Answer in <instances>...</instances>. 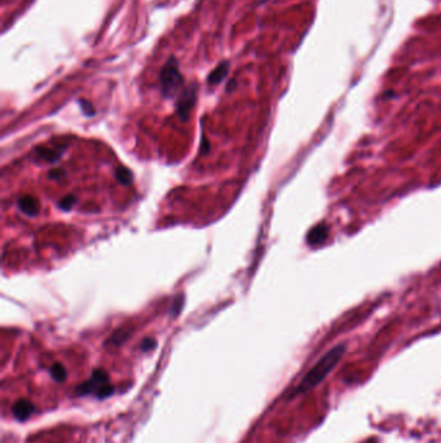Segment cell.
Returning <instances> with one entry per match:
<instances>
[{
	"instance_id": "obj_1",
	"label": "cell",
	"mask_w": 441,
	"mask_h": 443,
	"mask_svg": "<svg viewBox=\"0 0 441 443\" xmlns=\"http://www.w3.org/2000/svg\"><path fill=\"white\" fill-rule=\"evenodd\" d=\"M346 348V345L339 344L334 346L333 348H330L325 355L321 356L319 362L316 363L315 366L309 369L308 373L303 377V380L300 381L298 386L295 387L291 394V398L307 393V391L315 389L316 386H319L320 383L331 373V371L338 366L340 359L343 358Z\"/></svg>"
},
{
	"instance_id": "obj_2",
	"label": "cell",
	"mask_w": 441,
	"mask_h": 443,
	"mask_svg": "<svg viewBox=\"0 0 441 443\" xmlns=\"http://www.w3.org/2000/svg\"><path fill=\"white\" fill-rule=\"evenodd\" d=\"M75 394L79 397L92 394L98 399H105L114 394V386L110 383V377L105 369L97 368L92 372L91 377L87 381L79 383L75 387Z\"/></svg>"
},
{
	"instance_id": "obj_3",
	"label": "cell",
	"mask_w": 441,
	"mask_h": 443,
	"mask_svg": "<svg viewBox=\"0 0 441 443\" xmlns=\"http://www.w3.org/2000/svg\"><path fill=\"white\" fill-rule=\"evenodd\" d=\"M184 86V78L180 71L179 61L174 56H171L166 61L165 66L161 71V90L163 96L171 98L181 90Z\"/></svg>"
},
{
	"instance_id": "obj_4",
	"label": "cell",
	"mask_w": 441,
	"mask_h": 443,
	"mask_svg": "<svg viewBox=\"0 0 441 443\" xmlns=\"http://www.w3.org/2000/svg\"><path fill=\"white\" fill-rule=\"evenodd\" d=\"M196 98L197 86L194 83L182 90L179 98H177V102H176V112H177V116L180 117V120L186 121L189 118L190 112H192L193 106L196 104Z\"/></svg>"
},
{
	"instance_id": "obj_5",
	"label": "cell",
	"mask_w": 441,
	"mask_h": 443,
	"mask_svg": "<svg viewBox=\"0 0 441 443\" xmlns=\"http://www.w3.org/2000/svg\"><path fill=\"white\" fill-rule=\"evenodd\" d=\"M11 411L16 420H18V421H26V420H29V418L35 413L36 407L31 401H29L26 398H22V399H18V401L14 402Z\"/></svg>"
},
{
	"instance_id": "obj_6",
	"label": "cell",
	"mask_w": 441,
	"mask_h": 443,
	"mask_svg": "<svg viewBox=\"0 0 441 443\" xmlns=\"http://www.w3.org/2000/svg\"><path fill=\"white\" fill-rule=\"evenodd\" d=\"M329 236V227L325 224V223H319L317 225H315L313 228L311 229L307 235V244L309 246H320L321 244L325 243V240L327 239Z\"/></svg>"
},
{
	"instance_id": "obj_7",
	"label": "cell",
	"mask_w": 441,
	"mask_h": 443,
	"mask_svg": "<svg viewBox=\"0 0 441 443\" xmlns=\"http://www.w3.org/2000/svg\"><path fill=\"white\" fill-rule=\"evenodd\" d=\"M18 208L21 209L22 213L30 217H36L39 214V202L35 197L32 196H22L18 200Z\"/></svg>"
},
{
	"instance_id": "obj_8",
	"label": "cell",
	"mask_w": 441,
	"mask_h": 443,
	"mask_svg": "<svg viewBox=\"0 0 441 443\" xmlns=\"http://www.w3.org/2000/svg\"><path fill=\"white\" fill-rule=\"evenodd\" d=\"M229 66H231V63L229 61H223L215 67L214 70L211 71L210 75L207 77V82H208V85L210 86H215V85H219L220 82H223L225 79V77L228 75V71H229Z\"/></svg>"
},
{
	"instance_id": "obj_9",
	"label": "cell",
	"mask_w": 441,
	"mask_h": 443,
	"mask_svg": "<svg viewBox=\"0 0 441 443\" xmlns=\"http://www.w3.org/2000/svg\"><path fill=\"white\" fill-rule=\"evenodd\" d=\"M131 333H132V328H127V327H122L119 329H117L114 333L110 336V337L106 340L105 345L106 346H120L123 342H126L128 338H130Z\"/></svg>"
},
{
	"instance_id": "obj_10",
	"label": "cell",
	"mask_w": 441,
	"mask_h": 443,
	"mask_svg": "<svg viewBox=\"0 0 441 443\" xmlns=\"http://www.w3.org/2000/svg\"><path fill=\"white\" fill-rule=\"evenodd\" d=\"M60 157L61 152L56 151V149H51V148L46 147H39L35 149V158L43 159V161L48 162V163L59 161Z\"/></svg>"
},
{
	"instance_id": "obj_11",
	"label": "cell",
	"mask_w": 441,
	"mask_h": 443,
	"mask_svg": "<svg viewBox=\"0 0 441 443\" xmlns=\"http://www.w3.org/2000/svg\"><path fill=\"white\" fill-rule=\"evenodd\" d=\"M49 372H51V376H52L53 380L57 381V382H65L66 381L67 371L65 368V366L61 364V363H55L51 367V369H49Z\"/></svg>"
},
{
	"instance_id": "obj_12",
	"label": "cell",
	"mask_w": 441,
	"mask_h": 443,
	"mask_svg": "<svg viewBox=\"0 0 441 443\" xmlns=\"http://www.w3.org/2000/svg\"><path fill=\"white\" fill-rule=\"evenodd\" d=\"M116 178L120 184H123V186H130V184L132 183L133 175L132 172L128 169H126V167H119V169L116 171Z\"/></svg>"
},
{
	"instance_id": "obj_13",
	"label": "cell",
	"mask_w": 441,
	"mask_h": 443,
	"mask_svg": "<svg viewBox=\"0 0 441 443\" xmlns=\"http://www.w3.org/2000/svg\"><path fill=\"white\" fill-rule=\"evenodd\" d=\"M75 201H77V198L73 194H67L66 197H63L62 200L59 202V208L62 209L63 211H69L74 206Z\"/></svg>"
},
{
	"instance_id": "obj_14",
	"label": "cell",
	"mask_w": 441,
	"mask_h": 443,
	"mask_svg": "<svg viewBox=\"0 0 441 443\" xmlns=\"http://www.w3.org/2000/svg\"><path fill=\"white\" fill-rule=\"evenodd\" d=\"M78 102H79V105H81L82 112H83L86 116L87 117L95 116V108H93V105H92L88 100H84L83 98V100H79Z\"/></svg>"
},
{
	"instance_id": "obj_15",
	"label": "cell",
	"mask_w": 441,
	"mask_h": 443,
	"mask_svg": "<svg viewBox=\"0 0 441 443\" xmlns=\"http://www.w3.org/2000/svg\"><path fill=\"white\" fill-rule=\"evenodd\" d=\"M157 346V341L154 338H145L140 345V348L143 351H150Z\"/></svg>"
},
{
	"instance_id": "obj_16",
	"label": "cell",
	"mask_w": 441,
	"mask_h": 443,
	"mask_svg": "<svg viewBox=\"0 0 441 443\" xmlns=\"http://www.w3.org/2000/svg\"><path fill=\"white\" fill-rule=\"evenodd\" d=\"M182 303H184V297L180 295L179 298L175 299V302H174V306H172V316H177V314L180 313V310L182 307Z\"/></svg>"
},
{
	"instance_id": "obj_17",
	"label": "cell",
	"mask_w": 441,
	"mask_h": 443,
	"mask_svg": "<svg viewBox=\"0 0 441 443\" xmlns=\"http://www.w3.org/2000/svg\"><path fill=\"white\" fill-rule=\"evenodd\" d=\"M65 175V171L62 169H52L51 171L48 172V178L49 179H53V180H57L62 178Z\"/></svg>"
},
{
	"instance_id": "obj_18",
	"label": "cell",
	"mask_w": 441,
	"mask_h": 443,
	"mask_svg": "<svg viewBox=\"0 0 441 443\" xmlns=\"http://www.w3.org/2000/svg\"><path fill=\"white\" fill-rule=\"evenodd\" d=\"M208 148H210V143H208V140H207L206 137H203L202 145H201V152H202V153H206V152H208Z\"/></svg>"
},
{
	"instance_id": "obj_19",
	"label": "cell",
	"mask_w": 441,
	"mask_h": 443,
	"mask_svg": "<svg viewBox=\"0 0 441 443\" xmlns=\"http://www.w3.org/2000/svg\"><path fill=\"white\" fill-rule=\"evenodd\" d=\"M256 1H258L259 4H263V3H266L268 0H256Z\"/></svg>"
}]
</instances>
